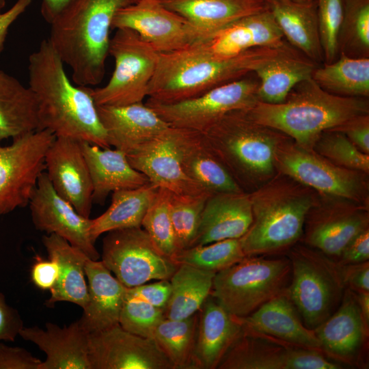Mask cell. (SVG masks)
I'll use <instances>...</instances> for the list:
<instances>
[{"mask_svg": "<svg viewBox=\"0 0 369 369\" xmlns=\"http://www.w3.org/2000/svg\"><path fill=\"white\" fill-rule=\"evenodd\" d=\"M29 85L38 107L39 130L110 148L90 88L75 86L49 39L28 59Z\"/></svg>", "mask_w": 369, "mask_h": 369, "instance_id": "6da1fadb", "label": "cell"}, {"mask_svg": "<svg viewBox=\"0 0 369 369\" xmlns=\"http://www.w3.org/2000/svg\"><path fill=\"white\" fill-rule=\"evenodd\" d=\"M292 49L257 47L239 55L215 57L196 42L182 49L159 53L148 88L150 99L163 104L199 96L226 83L254 73L259 67Z\"/></svg>", "mask_w": 369, "mask_h": 369, "instance_id": "7a4b0ae2", "label": "cell"}, {"mask_svg": "<svg viewBox=\"0 0 369 369\" xmlns=\"http://www.w3.org/2000/svg\"><path fill=\"white\" fill-rule=\"evenodd\" d=\"M137 0H77L50 23L48 38L79 86L99 84L105 72L115 14Z\"/></svg>", "mask_w": 369, "mask_h": 369, "instance_id": "3957f363", "label": "cell"}, {"mask_svg": "<svg viewBox=\"0 0 369 369\" xmlns=\"http://www.w3.org/2000/svg\"><path fill=\"white\" fill-rule=\"evenodd\" d=\"M253 220L239 238L248 256L286 253L300 241L308 212L318 193L291 177L277 172L249 193Z\"/></svg>", "mask_w": 369, "mask_h": 369, "instance_id": "277c9868", "label": "cell"}, {"mask_svg": "<svg viewBox=\"0 0 369 369\" xmlns=\"http://www.w3.org/2000/svg\"><path fill=\"white\" fill-rule=\"evenodd\" d=\"M257 122L277 130L299 145L312 149L324 131L347 120L369 113L366 98L344 97L327 92L312 78L297 84L278 104L258 101L247 110Z\"/></svg>", "mask_w": 369, "mask_h": 369, "instance_id": "5b68a950", "label": "cell"}, {"mask_svg": "<svg viewBox=\"0 0 369 369\" xmlns=\"http://www.w3.org/2000/svg\"><path fill=\"white\" fill-rule=\"evenodd\" d=\"M203 133L230 175L248 193L277 174V150L290 138L257 122L247 110L226 113Z\"/></svg>", "mask_w": 369, "mask_h": 369, "instance_id": "8992f818", "label": "cell"}, {"mask_svg": "<svg viewBox=\"0 0 369 369\" xmlns=\"http://www.w3.org/2000/svg\"><path fill=\"white\" fill-rule=\"evenodd\" d=\"M286 256L291 264L288 295L305 325L314 329L340 304L346 288L342 265L303 243L294 245Z\"/></svg>", "mask_w": 369, "mask_h": 369, "instance_id": "52a82bcc", "label": "cell"}, {"mask_svg": "<svg viewBox=\"0 0 369 369\" xmlns=\"http://www.w3.org/2000/svg\"><path fill=\"white\" fill-rule=\"evenodd\" d=\"M291 278L287 256H248L216 273L210 295L232 315L244 318L284 292Z\"/></svg>", "mask_w": 369, "mask_h": 369, "instance_id": "ba28073f", "label": "cell"}, {"mask_svg": "<svg viewBox=\"0 0 369 369\" xmlns=\"http://www.w3.org/2000/svg\"><path fill=\"white\" fill-rule=\"evenodd\" d=\"M109 54L114 59V70L105 85L90 88L95 104L124 106L143 102L148 96L159 53L137 32L117 29L110 39Z\"/></svg>", "mask_w": 369, "mask_h": 369, "instance_id": "9c48e42d", "label": "cell"}, {"mask_svg": "<svg viewBox=\"0 0 369 369\" xmlns=\"http://www.w3.org/2000/svg\"><path fill=\"white\" fill-rule=\"evenodd\" d=\"M275 166L277 172L291 177L320 195L369 206V174L338 166L291 138L279 146Z\"/></svg>", "mask_w": 369, "mask_h": 369, "instance_id": "30bf717a", "label": "cell"}, {"mask_svg": "<svg viewBox=\"0 0 369 369\" xmlns=\"http://www.w3.org/2000/svg\"><path fill=\"white\" fill-rule=\"evenodd\" d=\"M102 262L126 287L169 279L179 264L163 254L141 227L115 230L102 241Z\"/></svg>", "mask_w": 369, "mask_h": 369, "instance_id": "8fae6325", "label": "cell"}, {"mask_svg": "<svg viewBox=\"0 0 369 369\" xmlns=\"http://www.w3.org/2000/svg\"><path fill=\"white\" fill-rule=\"evenodd\" d=\"M258 79L245 76L181 102L163 104L148 98L146 104L169 126L203 133L226 113L253 107L258 101Z\"/></svg>", "mask_w": 369, "mask_h": 369, "instance_id": "7c38bea8", "label": "cell"}, {"mask_svg": "<svg viewBox=\"0 0 369 369\" xmlns=\"http://www.w3.org/2000/svg\"><path fill=\"white\" fill-rule=\"evenodd\" d=\"M55 138L49 130H37L0 146V215L29 204Z\"/></svg>", "mask_w": 369, "mask_h": 369, "instance_id": "4fadbf2b", "label": "cell"}, {"mask_svg": "<svg viewBox=\"0 0 369 369\" xmlns=\"http://www.w3.org/2000/svg\"><path fill=\"white\" fill-rule=\"evenodd\" d=\"M369 228V206L318 194L308 212L300 241L337 260L348 243Z\"/></svg>", "mask_w": 369, "mask_h": 369, "instance_id": "5bb4252c", "label": "cell"}, {"mask_svg": "<svg viewBox=\"0 0 369 369\" xmlns=\"http://www.w3.org/2000/svg\"><path fill=\"white\" fill-rule=\"evenodd\" d=\"M117 29L137 32L159 53L182 49L206 37L159 0H137L118 10L111 25V30Z\"/></svg>", "mask_w": 369, "mask_h": 369, "instance_id": "9a60e30c", "label": "cell"}, {"mask_svg": "<svg viewBox=\"0 0 369 369\" xmlns=\"http://www.w3.org/2000/svg\"><path fill=\"white\" fill-rule=\"evenodd\" d=\"M91 369H174L156 342L120 324L89 333Z\"/></svg>", "mask_w": 369, "mask_h": 369, "instance_id": "2e32d148", "label": "cell"}, {"mask_svg": "<svg viewBox=\"0 0 369 369\" xmlns=\"http://www.w3.org/2000/svg\"><path fill=\"white\" fill-rule=\"evenodd\" d=\"M318 362V353L312 348L243 327L217 368L314 369Z\"/></svg>", "mask_w": 369, "mask_h": 369, "instance_id": "e0dca14e", "label": "cell"}, {"mask_svg": "<svg viewBox=\"0 0 369 369\" xmlns=\"http://www.w3.org/2000/svg\"><path fill=\"white\" fill-rule=\"evenodd\" d=\"M29 205L37 230L57 234L90 259H98L100 254L90 234L92 219L80 215L55 191L45 172L38 178Z\"/></svg>", "mask_w": 369, "mask_h": 369, "instance_id": "ac0fdd59", "label": "cell"}, {"mask_svg": "<svg viewBox=\"0 0 369 369\" xmlns=\"http://www.w3.org/2000/svg\"><path fill=\"white\" fill-rule=\"evenodd\" d=\"M44 163L55 191L80 215L90 218L93 187L80 141L55 137L46 151Z\"/></svg>", "mask_w": 369, "mask_h": 369, "instance_id": "d6986e66", "label": "cell"}, {"mask_svg": "<svg viewBox=\"0 0 369 369\" xmlns=\"http://www.w3.org/2000/svg\"><path fill=\"white\" fill-rule=\"evenodd\" d=\"M126 156L131 166L157 187L179 195L208 193L183 171L171 126L165 133Z\"/></svg>", "mask_w": 369, "mask_h": 369, "instance_id": "ffe728a7", "label": "cell"}, {"mask_svg": "<svg viewBox=\"0 0 369 369\" xmlns=\"http://www.w3.org/2000/svg\"><path fill=\"white\" fill-rule=\"evenodd\" d=\"M322 351L341 363L356 364L368 336L356 293L346 288L337 310L314 329Z\"/></svg>", "mask_w": 369, "mask_h": 369, "instance_id": "44dd1931", "label": "cell"}, {"mask_svg": "<svg viewBox=\"0 0 369 369\" xmlns=\"http://www.w3.org/2000/svg\"><path fill=\"white\" fill-rule=\"evenodd\" d=\"M197 42L203 49L217 58L233 57L257 47L287 45L268 8L242 17Z\"/></svg>", "mask_w": 369, "mask_h": 369, "instance_id": "7402d4cb", "label": "cell"}, {"mask_svg": "<svg viewBox=\"0 0 369 369\" xmlns=\"http://www.w3.org/2000/svg\"><path fill=\"white\" fill-rule=\"evenodd\" d=\"M107 141L126 154L165 133L170 126L143 102L124 106L96 105Z\"/></svg>", "mask_w": 369, "mask_h": 369, "instance_id": "603a6c76", "label": "cell"}, {"mask_svg": "<svg viewBox=\"0 0 369 369\" xmlns=\"http://www.w3.org/2000/svg\"><path fill=\"white\" fill-rule=\"evenodd\" d=\"M173 128L182 169L190 179L212 194L244 192L221 163L203 133Z\"/></svg>", "mask_w": 369, "mask_h": 369, "instance_id": "cb8c5ba5", "label": "cell"}, {"mask_svg": "<svg viewBox=\"0 0 369 369\" xmlns=\"http://www.w3.org/2000/svg\"><path fill=\"white\" fill-rule=\"evenodd\" d=\"M88 333L79 320L63 327L46 323L45 328L23 327L19 336L46 354L38 369H91Z\"/></svg>", "mask_w": 369, "mask_h": 369, "instance_id": "d4e9b609", "label": "cell"}, {"mask_svg": "<svg viewBox=\"0 0 369 369\" xmlns=\"http://www.w3.org/2000/svg\"><path fill=\"white\" fill-rule=\"evenodd\" d=\"M242 331L239 318L227 312L210 295L198 311L193 368H217Z\"/></svg>", "mask_w": 369, "mask_h": 369, "instance_id": "484cf974", "label": "cell"}, {"mask_svg": "<svg viewBox=\"0 0 369 369\" xmlns=\"http://www.w3.org/2000/svg\"><path fill=\"white\" fill-rule=\"evenodd\" d=\"M88 301L79 322L89 334L119 324L128 288L102 261L89 258L85 266Z\"/></svg>", "mask_w": 369, "mask_h": 369, "instance_id": "4316f807", "label": "cell"}, {"mask_svg": "<svg viewBox=\"0 0 369 369\" xmlns=\"http://www.w3.org/2000/svg\"><path fill=\"white\" fill-rule=\"evenodd\" d=\"M252 220L249 193H213L205 203L198 234L193 246L226 239H239L248 230Z\"/></svg>", "mask_w": 369, "mask_h": 369, "instance_id": "83f0119b", "label": "cell"}, {"mask_svg": "<svg viewBox=\"0 0 369 369\" xmlns=\"http://www.w3.org/2000/svg\"><path fill=\"white\" fill-rule=\"evenodd\" d=\"M300 317L286 290L251 314L238 318L244 328L296 346L322 351L320 342L314 329L307 327Z\"/></svg>", "mask_w": 369, "mask_h": 369, "instance_id": "f1b7e54d", "label": "cell"}, {"mask_svg": "<svg viewBox=\"0 0 369 369\" xmlns=\"http://www.w3.org/2000/svg\"><path fill=\"white\" fill-rule=\"evenodd\" d=\"M80 145L92 180L93 203L102 204L111 192L137 188L150 182L131 166L124 152L84 141H80Z\"/></svg>", "mask_w": 369, "mask_h": 369, "instance_id": "f546056e", "label": "cell"}, {"mask_svg": "<svg viewBox=\"0 0 369 369\" xmlns=\"http://www.w3.org/2000/svg\"><path fill=\"white\" fill-rule=\"evenodd\" d=\"M284 37L314 63L324 59L317 0H264Z\"/></svg>", "mask_w": 369, "mask_h": 369, "instance_id": "4dcf8cb0", "label": "cell"}, {"mask_svg": "<svg viewBox=\"0 0 369 369\" xmlns=\"http://www.w3.org/2000/svg\"><path fill=\"white\" fill-rule=\"evenodd\" d=\"M42 243L49 258L55 260L59 266L58 279L50 290L46 305L53 306L57 302L67 301L84 308L88 301L85 266L90 258L53 233L44 236Z\"/></svg>", "mask_w": 369, "mask_h": 369, "instance_id": "1f68e13d", "label": "cell"}, {"mask_svg": "<svg viewBox=\"0 0 369 369\" xmlns=\"http://www.w3.org/2000/svg\"><path fill=\"white\" fill-rule=\"evenodd\" d=\"M159 1L187 20L206 37L242 17L267 9L264 0Z\"/></svg>", "mask_w": 369, "mask_h": 369, "instance_id": "d6a6232c", "label": "cell"}, {"mask_svg": "<svg viewBox=\"0 0 369 369\" xmlns=\"http://www.w3.org/2000/svg\"><path fill=\"white\" fill-rule=\"evenodd\" d=\"M316 68L314 62L301 57L293 49L269 61L254 72L259 81L258 101L284 102L297 84L312 77Z\"/></svg>", "mask_w": 369, "mask_h": 369, "instance_id": "836d02e7", "label": "cell"}, {"mask_svg": "<svg viewBox=\"0 0 369 369\" xmlns=\"http://www.w3.org/2000/svg\"><path fill=\"white\" fill-rule=\"evenodd\" d=\"M39 130L33 94L16 77L0 70V140Z\"/></svg>", "mask_w": 369, "mask_h": 369, "instance_id": "e575fe53", "label": "cell"}, {"mask_svg": "<svg viewBox=\"0 0 369 369\" xmlns=\"http://www.w3.org/2000/svg\"><path fill=\"white\" fill-rule=\"evenodd\" d=\"M215 274L189 264H179L169 279L171 294L165 318L183 319L197 312L210 295Z\"/></svg>", "mask_w": 369, "mask_h": 369, "instance_id": "d590c367", "label": "cell"}, {"mask_svg": "<svg viewBox=\"0 0 369 369\" xmlns=\"http://www.w3.org/2000/svg\"><path fill=\"white\" fill-rule=\"evenodd\" d=\"M156 188L149 182L137 188L113 191L108 209L92 219V241L95 243L101 234L112 230L141 227L143 218Z\"/></svg>", "mask_w": 369, "mask_h": 369, "instance_id": "8d00e7d4", "label": "cell"}, {"mask_svg": "<svg viewBox=\"0 0 369 369\" xmlns=\"http://www.w3.org/2000/svg\"><path fill=\"white\" fill-rule=\"evenodd\" d=\"M312 79L327 92L344 97L369 96V58L340 53L331 63L316 68Z\"/></svg>", "mask_w": 369, "mask_h": 369, "instance_id": "74e56055", "label": "cell"}, {"mask_svg": "<svg viewBox=\"0 0 369 369\" xmlns=\"http://www.w3.org/2000/svg\"><path fill=\"white\" fill-rule=\"evenodd\" d=\"M198 312L183 319L164 318L156 326L153 339L174 369H194L193 351Z\"/></svg>", "mask_w": 369, "mask_h": 369, "instance_id": "f35d334b", "label": "cell"}, {"mask_svg": "<svg viewBox=\"0 0 369 369\" xmlns=\"http://www.w3.org/2000/svg\"><path fill=\"white\" fill-rule=\"evenodd\" d=\"M245 256L239 239L232 238L179 250L172 259L178 264H186L217 273L237 263Z\"/></svg>", "mask_w": 369, "mask_h": 369, "instance_id": "ab89813d", "label": "cell"}, {"mask_svg": "<svg viewBox=\"0 0 369 369\" xmlns=\"http://www.w3.org/2000/svg\"><path fill=\"white\" fill-rule=\"evenodd\" d=\"M338 47L339 53L352 57H368L369 0H343Z\"/></svg>", "mask_w": 369, "mask_h": 369, "instance_id": "60d3db41", "label": "cell"}, {"mask_svg": "<svg viewBox=\"0 0 369 369\" xmlns=\"http://www.w3.org/2000/svg\"><path fill=\"white\" fill-rule=\"evenodd\" d=\"M211 194L179 195L170 192V217L178 251L193 245L205 203Z\"/></svg>", "mask_w": 369, "mask_h": 369, "instance_id": "b9f144b4", "label": "cell"}, {"mask_svg": "<svg viewBox=\"0 0 369 369\" xmlns=\"http://www.w3.org/2000/svg\"><path fill=\"white\" fill-rule=\"evenodd\" d=\"M170 191L161 187L154 191L141 222L156 247L172 258L178 251L169 211Z\"/></svg>", "mask_w": 369, "mask_h": 369, "instance_id": "7bdbcfd3", "label": "cell"}, {"mask_svg": "<svg viewBox=\"0 0 369 369\" xmlns=\"http://www.w3.org/2000/svg\"><path fill=\"white\" fill-rule=\"evenodd\" d=\"M312 149L338 166L369 174V154L360 150L339 131L329 129L323 132Z\"/></svg>", "mask_w": 369, "mask_h": 369, "instance_id": "ee69618b", "label": "cell"}, {"mask_svg": "<svg viewBox=\"0 0 369 369\" xmlns=\"http://www.w3.org/2000/svg\"><path fill=\"white\" fill-rule=\"evenodd\" d=\"M165 310L126 292L119 324L135 335L153 339L156 326L165 318Z\"/></svg>", "mask_w": 369, "mask_h": 369, "instance_id": "f6af8a7d", "label": "cell"}, {"mask_svg": "<svg viewBox=\"0 0 369 369\" xmlns=\"http://www.w3.org/2000/svg\"><path fill=\"white\" fill-rule=\"evenodd\" d=\"M318 30L325 63L339 55L338 40L343 18V0H317Z\"/></svg>", "mask_w": 369, "mask_h": 369, "instance_id": "bcb514c9", "label": "cell"}, {"mask_svg": "<svg viewBox=\"0 0 369 369\" xmlns=\"http://www.w3.org/2000/svg\"><path fill=\"white\" fill-rule=\"evenodd\" d=\"M331 129L343 133L360 150L369 154V113L354 116Z\"/></svg>", "mask_w": 369, "mask_h": 369, "instance_id": "7dc6e473", "label": "cell"}, {"mask_svg": "<svg viewBox=\"0 0 369 369\" xmlns=\"http://www.w3.org/2000/svg\"><path fill=\"white\" fill-rule=\"evenodd\" d=\"M41 362L25 348L0 342V369H38Z\"/></svg>", "mask_w": 369, "mask_h": 369, "instance_id": "c3c4849f", "label": "cell"}, {"mask_svg": "<svg viewBox=\"0 0 369 369\" xmlns=\"http://www.w3.org/2000/svg\"><path fill=\"white\" fill-rule=\"evenodd\" d=\"M128 292L144 301L165 310L171 294V284L169 279H161L155 283L149 284L145 283L135 287L128 288Z\"/></svg>", "mask_w": 369, "mask_h": 369, "instance_id": "681fc988", "label": "cell"}, {"mask_svg": "<svg viewBox=\"0 0 369 369\" xmlns=\"http://www.w3.org/2000/svg\"><path fill=\"white\" fill-rule=\"evenodd\" d=\"M23 327L18 311L8 305L0 292V342H14Z\"/></svg>", "mask_w": 369, "mask_h": 369, "instance_id": "f907efd6", "label": "cell"}, {"mask_svg": "<svg viewBox=\"0 0 369 369\" xmlns=\"http://www.w3.org/2000/svg\"><path fill=\"white\" fill-rule=\"evenodd\" d=\"M59 277V266L53 259L43 260L39 256L31 270L33 284L42 290H51L56 284Z\"/></svg>", "mask_w": 369, "mask_h": 369, "instance_id": "816d5d0a", "label": "cell"}, {"mask_svg": "<svg viewBox=\"0 0 369 369\" xmlns=\"http://www.w3.org/2000/svg\"><path fill=\"white\" fill-rule=\"evenodd\" d=\"M369 260V228L354 236L345 246L337 261L341 264H355Z\"/></svg>", "mask_w": 369, "mask_h": 369, "instance_id": "f5cc1de1", "label": "cell"}, {"mask_svg": "<svg viewBox=\"0 0 369 369\" xmlns=\"http://www.w3.org/2000/svg\"><path fill=\"white\" fill-rule=\"evenodd\" d=\"M341 265L346 288L354 292L369 291L368 260L359 263Z\"/></svg>", "mask_w": 369, "mask_h": 369, "instance_id": "db71d44e", "label": "cell"}, {"mask_svg": "<svg viewBox=\"0 0 369 369\" xmlns=\"http://www.w3.org/2000/svg\"><path fill=\"white\" fill-rule=\"evenodd\" d=\"M33 0H17L7 11L0 13V53L12 24L27 10Z\"/></svg>", "mask_w": 369, "mask_h": 369, "instance_id": "11a10c76", "label": "cell"}, {"mask_svg": "<svg viewBox=\"0 0 369 369\" xmlns=\"http://www.w3.org/2000/svg\"><path fill=\"white\" fill-rule=\"evenodd\" d=\"M77 0H42L41 14L49 24L70 8Z\"/></svg>", "mask_w": 369, "mask_h": 369, "instance_id": "9f6ffc18", "label": "cell"}, {"mask_svg": "<svg viewBox=\"0 0 369 369\" xmlns=\"http://www.w3.org/2000/svg\"><path fill=\"white\" fill-rule=\"evenodd\" d=\"M356 293L357 302L364 323L369 328V291H359Z\"/></svg>", "mask_w": 369, "mask_h": 369, "instance_id": "6f0895ef", "label": "cell"}, {"mask_svg": "<svg viewBox=\"0 0 369 369\" xmlns=\"http://www.w3.org/2000/svg\"><path fill=\"white\" fill-rule=\"evenodd\" d=\"M5 5V0H0V13Z\"/></svg>", "mask_w": 369, "mask_h": 369, "instance_id": "680465c9", "label": "cell"}, {"mask_svg": "<svg viewBox=\"0 0 369 369\" xmlns=\"http://www.w3.org/2000/svg\"><path fill=\"white\" fill-rule=\"evenodd\" d=\"M295 1H312V0H295Z\"/></svg>", "mask_w": 369, "mask_h": 369, "instance_id": "91938a15", "label": "cell"}]
</instances>
